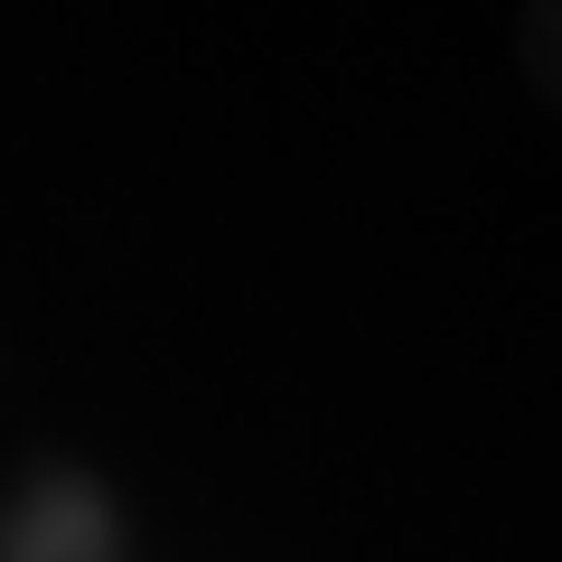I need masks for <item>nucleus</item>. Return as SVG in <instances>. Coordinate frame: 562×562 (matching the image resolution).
<instances>
[{"label":"nucleus","instance_id":"nucleus-1","mask_svg":"<svg viewBox=\"0 0 562 562\" xmlns=\"http://www.w3.org/2000/svg\"><path fill=\"white\" fill-rule=\"evenodd\" d=\"M0 553H10V562H103V553H113V525H103L94 487L38 479L20 497V516H10V535H0Z\"/></svg>","mask_w":562,"mask_h":562},{"label":"nucleus","instance_id":"nucleus-2","mask_svg":"<svg viewBox=\"0 0 562 562\" xmlns=\"http://www.w3.org/2000/svg\"><path fill=\"white\" fill-rule=\"evenodd\" d=\"M525 76L562 103V0H535L525 10Z\"/></svg>","mask_w":562,"mask_h":562}]
</instances>
